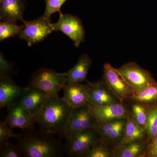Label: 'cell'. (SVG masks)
I'll return each instance as SVG.
<instances>
[{"mask_svg": "<svg viewBox=\"0 0 157 157\" xmlns=\"http://www.w3.org/2000/svg\"><path fill=\"white\" fill-rule=\"evenodd\" d=\"M53 135L41 129H27L16 135L15 138L24 157H63L65 154L64 144Z\"/></svg>", "mask_w": 157, "mask_h": 157, "instance_id": "6da1fadb", "label": "cell"}, {"mask_svg": "<svg viewBox=\"0 0 157 157\" xmlns=\"http://www.w3.org/2000/svg\"><path fill=\"white\" fill-rule=\"evenodd\" d=\"M73 108L59 96H50L34 117L41 130L52 134L64 135V131Z\"/></svg>", "mask_w": 157, "mask_h": 157, "instance_id": "7a4b0ae2", "label": "cell"}, {"mask_svg": "<svg viewBox=\"0 0 157 157\" xmlns=\"http://www.w3.org/2000/svg\"><path fill=\"white\" fill-rule=\"evenodd\" d=\"M67 83V78L64 73H59L51 68H40L30 76L29 85L38 88L48 96H58Z\"/></svg>", "mask_w": 157, "mask_h": 157, "instance_id": "3957f363", "label": "cell"}, {"mask_svg": "<svg viewBox=\"0 0 157 157\" xmlns=\"http://www.w3.org/2000/svg\"><path fill=\"white\" fill-rule=\"evenodd\" d=\"M24 28L17 37L24 40L29 47L44 41L53 32V23L51 18L42 15L30 21H22Z\"/></svg>", "mask_w": 157, "mask_h": 157, "instance_id": "277c9868", "label": "cell"}, {"mask_svg": "<svg viewBox=\"0 0 157 157\" xmlns=\"http://www.w3.org/2000/svg\"><path fill=\"white\" fill-rule=\"evenodd\" d=\"M97 124L89 104L73 108L65 127L64 135L67 139H70L79 132L94 128Z\"/></svg>", "mask_w": 157, "mask_h": 157, "instance_id": "5b68a950", "label": "cell"}, {"mask_svg": "<svg viewBox=\"0 0 157 157\" xmlns=\"http://www.w3.org/2000/svg\"><path fill=\"white\" fill-rule=\"evenodd\" d=\"M116 69L133 88L135 94L156 82L149 71L134 62H128Z\"/></svg>", "mask_w": 157, "mask_h": 157, "instance_id": "8992f818", "label": "cell"}, {"mask_svg": "<svg viewBox=\"0 0 157 157\" xmlns=\"http://www.w3.org/2000/svg\"><path fill=\"white\" fill-rule=\"evenodd\" d=\"M102 137L94 128L87 129L77 133L64 144L65 154L67 157H82Z\"/></svg>", "mask_w": 157, "mask_h": 157, "instance_id": "52a82bcc", "label": "cell"}, {"mask_svg": "<svg viewBox=\"0 0 157 157\" xmlns=\"http://www.w3.org/2000/svg\"><path fill=\"white\" fill-rule=\"evenodd\" d=\"M54 31H60L74 42L76 48L85 41L83 25L79 17L72 14L63 13L56 23H53Z\"/></svg>", "mask_w": 157, "mask_h": 157, "instance_id": "ba28073f", "label": "cell"}, {"mask_svg": "<svg viewBox=\"0 0 157 157\" xmlns=\"http://www.w3.org/2000/svg\"><path fill=\"white\" fill-rule=\"evenodd\" d=\"M103 78L113 94L122 103L129 100L135 95L133 88L124 80L116 68L109 63L104 64Z\"/></svg>", "mask_w": 157, "mask_h": 157, "instance_id": "9c48e42d", "label": "cell"}, {"mask_svg": "<svg viewBox=\"0 0 157 157\" xmlns=\"http://www.w3.org/2000/svg\"><path fill=\"white\" fill-rule=\"evenodd\" d=\"M7 107L8 113L5 121L11 129H35L33 116L19 101H16Z\"/></svg>", "mask_w": 157, "mask_h": 157, "instance_id": "30bf717a", "label": "cell"}, {"mask_svg": "<svg viewBox=\"0 0 157 157\" xmlns=\"http://www.w3.org/2000/svg\"><path fill=\"white\" fill-rule=\"evenodd\" d=\"M127 122V119H118L97 124L94 129L103 140L116 148L121 144L123 138Z\"/></svg>", "mask_w": 157, "mask_h": 157, "instance_id": "8fae6325", "label": "cell"}, {"mask_svg": "<svg viewBox=\"0 0 157 157\" xmlns=\"http://www.w3.org/2000/svg\"><path fill=\"white\" fill-rule=\"evenodd\" d=\"M90 107L92 113L98 124L118 119H127L130 112L127 106L122 102L102 107L90 106Z\"/></svg>", "mask_w": 157, "mask_h": 157, "instance_id": "7c38bea8", "label": "cell"}, {"mask_svg": "<svg viewBox=\"0 0 157 157\" xmlns=\"http://www.w3.org/2000/svg\"><path fill=\"white\" fill-rule=\"evenodd\" d=\"M87 82L91 86L88 101L90 106L102 107L121 102L104 80L94 83Z\"/></svg>", "mask_w": 157, "mask_h": 157, "instance_id": "4fadbf2b", "label": "cell"}, {"mask_svg": "<svg viewBox=\"0 0 157 157\" xmlns=\"http://www.w3.org/2000/svg\"><path fill=\"white\" fill-rule=\"evenodd\" d=\"M91 89L88 82L87 84L67 83L63 89L64 95L62 98L72 108L82 107L88 104Z\"/></svg>", "mask_w": 157, "mask_h": 157, "instance_id": "5bb4252c", "label": "cell"}, {"mask_svg": "<svg viewBox=\"0 0 157 157\" xmlns=\"http://www.w3.org/2000/svg\"><path fill=\"white\" fill-rule=\"evenodd\" d=\"M26 0H2L0 1V20L17 24L23 21L26 9Z\"/></svg>", "mask_w": 157, "mask_h": 157, "instance_id": "9a60e30c", "label": "cell"}, {"mask_svg": "<svg viewBox=\"0 0 157 157\" xmlns=\"http://www.w3.org/2000/svg\"><path fill=\"white\" fill-rule=\"evenodd\" d=\"M49 96L38 88L29 86L25 87L18 101L32 113L33 117L42 108Z\"/></svg>", "mask_w": 157, "mask_h": 157, "instance_id": "2e32d148", "label": "cell"}, {"mask_svg": "<svg viewBox=\"0 0 157 157\" xmlns=\"http://www.w3.org/2000/svg\"><path fill=\"white\" fill-rule=\"evenodd\" d=\"M25 88L16 84L10 76H0L1 109L18 101Z\"/></svg>", "mask_w": 157, "mask_h": 157, "instance_id": "e0dca14e", "label": "cell"}, {"mask_svg": "<svg viewBox=\"0 0 157 157\" xmlns=\"http://www.w3.org/2000/svg\"><path fill=\"white\" fill-rule=\"evenodd\" d=\"M92 60L87 54L80 56L76 64L69 71L64 73L67 78V84L87 82V75Z\"/></svg>", "mask_w": 157, "mask_h": 157, "instance_id": "ac0fdd59", "label": "cell"}, {"mask_svg": "<svg viewBox=\"0 0 157 157\" xmlns=\"http://www.w3.org/2000/svg\"><path fill=\"white\" fill-rule=\"evenodd\" d=\"M148 144L146 141H136L121 144L116 147L114 157H146Z\"/></svg>", "mask_w": 157, "mask_h": 157, "instance_id": "d6986e66", "label": "cell"}, {"mask_svg": "<svg viewBox=\"0 0 157 157\" xmlns=\"http://www.w3.org/2000/svg\"><path fill=\"white\" fill-rule=\"evenodd\" d=\"M127 119L124 134L120 145L136 141H146L147 142L146 131L135 121L131 112L129 113Z\"/></svg>", "mask_w": 157, "mask_h": 157, "instance_id": "ffe728a7", "label": "cell"}, {"mask_svg": "<svg viewBox=\"0 0 157 157\" xmlns=\"http://www.w3.org/2000/svg\"><path fill=\"white\" fill-rule=\"evenodd\" d=\"M129 101L139 102L148 107L157 106V82L135 94Z\"/></svg>", "mask_w": 157, "mask_h": 157, "instance_id": "44dd1931", "label": "cell"}, {"mask_svg": "<svg viewBox=\"0 0 157 157\" xmlns=\"http://www.w3.org/2000/svg\"><path fill=\"white\" fill-rule=\"evenodd\" d=\"M115 148L101 139L92 146L82 157H114Z\"/></svg>", "mask_w": 157, "mask_h": 157, "instance_id": "7402d4cb", "label": "cell"}, {"mask_svg": "<svg viewBox=\"0 0 157 157\" xmlns=\"http://www.w3.org/2000/svg\"><path fill=\"white\" fill-rule=\"evenodd\" d=\"M133 104L131 106V114L137 124L144 129L147 117L150 107L139 102H132Z\"/></svg>", "mask_w": 157, "mask_h": 157, "instance_id": "603a6c76", "label": "cell"}, {"mask_svg": "<svg viewBox=\"0 0 157 157\" xmlns=\"http://www.w3.org/2000/svg\"><path fill=\"white\" fill-rule=\"evenodd\" d=\"M144 130L147 135V142L150 143L157 136V106L150 107Z\"/></svg>", "mask_w": 157, "mask_h": 157, "instance_id": "cb8c5ba5", "label": "cell"}, {"mask_svg": "<svg viewBox=\"0 0 157 157\" xmlns=\"http://www.w3.org/2000/svg\"><path fill=\"white\" fill-rule=\"evenodd\" d=\"M24 28V25H18L17 24L1 21L0 41L2 42L10 37L17 36Z\"/></svg>", "mask_w": 157, "mask_h": 157, "instance_id": "d4e9b609", "label": "cell"}, {"mask_svg": "<svg viewBox=\"0 0 157 157\" xmlns=\"http://www.w3.org/2000/svg\"><path fill=\"white\" fill-rule=\"evenodd\" d=\"M68 0H45V9L43 16L46 18H51L52 15L59 12L62 14L61 11L62 6Z\"/></svg>", "mask_w": 157, "mask_h": 157, "instance_id": "484cf974", "label": "cell"}, {"mask_svg": "<svg viewBox=\"0 0 157 157\" xmlns=\"http://www.w3.org/2000/svg\"><path fill=\"white\" fill-rule=\"evenodd\" d=\"M0 157H22V152L18 145L10 143L0 145Z\"/></svg>", "mask_w": 157, "mask_h": 157, "instance_id": "4316f807", "label": "cell"}, {"mask_svg": "<svg viewBox=\"0 0 157 157\" xmlns=\"http://www.w3.org/2000/svg\"><path fill=\"white\" fill-rule=\"evenodd\" d=\"M12 129L5 121H0V145L9 143L11 137H16Z\"/></svg>", "mask_w": 157, "mask_h": 157, "instance_id": "83f0119b", "label": "cell"}, {"mask_svg": "<svg viewBox=\"0 0 157 157\" xmlns=\"http://www.w3.org/2000/svg\"><path fill=\"white\" fill-rule=\"evenodd\" d=\"M14 64L6 59L3 53H0V76H10L14 73Z\"/></svg>", "mask_w": 157, "mask_h": 157, "instance_id": "f1b7e54d", "label": "cell"}, {"mask_svg": "<svg viewBox=\"0 0 157 157\" xmlns=\"http://www.w3.org/2000/svg\"><path fill=\"white\" fill-rule=\"evenodd\" d=\"M157 149V136L151 141L150 143L148 144V150H153Z\"/></svg>", "mask_w": 157, "mask_h": 157, "instance_id": "f546056e", "label": "cell"}, {"mask_svg": "<svg viewBox=\"0 0 157 157\" xmlns=\"http://www.w3.org/2000/svg\"><path fill=\"white\" fill-rule=\"evenodd\" d=\"M146 157H157V149L149 151L147 154Z\"/></svg>", "mask_w": 157, "mask_h": 157, "instance_id": "4dcf8cb0", "label": "cell"}, {"mask_svg": "<svg viewBox=\"0 0 157 157\" xmlns=\"http://www.w3.org/2000/svg\"><path fill=\"white\" fill-rule=\"evenodd\" d=\"M2 1V0H0V1Z\"/></svg>", "mask_w": 157, "mask_h": 157, "instance_id": "1f68e13d", "label": "cell"}]
</instances>
